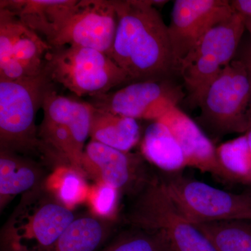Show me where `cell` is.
I'll return each instance as SVG.
<instances>
[{"instance_id":"15","label":"cell","mask_w":251,"mask_h":251,"mask_svg":"<svg viewBox=\"0 0 251 251\" xmlns=\"http://www.w3.org/2000/svg\"><path fill=\"white\" fill-rule=\"evenodd\" d=\"M42 109L44 120L69 128L83 151L86 140L90 136L93 105L59 95L51 86L44 96Z\"/></svg>"},{"instance_id":"29","label":"cell","mask_w":251,"mask_h":251,"mask_svg":"<svg viewBox=\"0 0 251 251\" xmlns=\"http://www.w3.org/2000/svg\"><path fill=\"white\" fill-rule=\"evenodd\" d=\"M246 29L249 31L251 39V18H245Z\"/></svg>"},{"instance_id":"6","label":"cell","mask_w":251,"mask_h":251,"mask_svg":"<svg viewBox=\"0 0 251 251\" xmlns=\"http://www.w3.org/2000/svg\"><path fill=\"white\" fill-rule=\"evenodd\" d=\"M245 29V18L234 13L208 31L181 61L179 75L190 108L199 106L208 87L233 60Z\"/></svg>"},{"instance_id":"1","label":"cell","mask_w":251,"mask_h":251,"mask_svg":"<svg viewBox=\"0 0 251 251\" xmlns=\"http://www.w3.org/2000/svg\"><path fill=\"white\" fill-rule=\"evenodd\" d=\"M117 27L111 59L130 81L171 80L179 75L168 27L154 1L113 0Z\"/></svg>"},{"instance_id":"16","label":"cell","mask_w":251,"mask_h":251,"mask_svg":"<svg viewBox=\"0 0 251 251\" xmlns=\"http://www.w3.org/2000/svg\"><path fill=\"white\" fill-rule=\"evenodd\" d=\"M41 167L9 150H0V208L18 195L41 186L45 181Z\"/></svg>"},{"instance_id":"4","label":"cell","mask_w":251,"mask_h":251,"mask_svg":"<svg viewBox=\"0 0 251 251\" xmlns=\"http://www.w3.org/2000/svg\"><path fill=\"white\" fill-rule=\"evenodd\" d=\"M44 72L77 97H100L131 82L126 73L106 54L76 46L52 48L46 56Z\"/></svg>"},{"instance_id":"24","label":"cell","mask_w":251,"mask_h":251,"mask_svg":"<svg viewBox=\"0 0 251 251\" xmlns=\"http://www.w3.org/2000/svg\"><path fill=\"white\" fill-rule=\"evenodd\" d=\"M27 29L17 16L0 8V64L12 58L16 43Z\"/></svg>"},{"instance_id":"8","label":"cell","mask_w":251,"mask_h":251,"mask_svg":"<svg viewBox=\"0 0 251 251\" xmlns=\"http://www.w3.org/2000/svg\"><path fill=\"white\" fill-rule=\"evenodd\" d=\"M162 187L178 209L193 224L227 221H251V191L233 193L214 187L181 173H163Z\"/></svg>"},{"instance_id":"14","label":"cell","mask_w":251,"mask_h":251,"mask_svg":"<svg viewBox=\"0 0 251 251\" xmlns=\"http://www.w3.org/2000/svg\"><path fill=\"white\" fill-rule=\"evenodd\" d=\"M79 0H1L0 8L9 10L31 30L52 41L76 7Z\"/></svg>"},{"instance_id":"23","label":"cell","mask_w":251,"mask_h":251,"mask_svg":"<svg viewBox=\"0 0 251 251\" xmlns=\"http://www.w3.org/2000/svg\"><path fill=\"white\" fill-rule=\"evenodd\" d=\"M52 49L45 39L27 27L15 46L13 57L24 67L29 77H35L44 72L46 56Z\"/></svg>"},{"instance_id":"21","label":"cell","mask_w":251,"mask_h":251,"mask_svg":"<svg viewBox=\"0 0 251 251\" xmlns=\"http://www.w3.org/2000/svg\"><path fill=\"white\" fill-rule=\"evenodd\" d=\"M85 175L69 166H58L46 178L44 185L56 199L72 209L88 197Z\"/></svg>"},{"instance_id":"20","label":"cell","mask_w":251,"mask_h":251,"mask_svg":"<svg viewBox=\"0 0 251 251\" xmlns=\"http://www.w3.org/2000/svg\"><path fill=\"white\" fill-rule=\"evenodd\" d=\"M217 251H251V221L227 220L193 224Z\"/></svg>"},{"instance_id":"28","label":"cell","mask_w":251,"mask_h":251,"mask_svg":"<svg viewBox=\"0 0 251 251\" xmlns=\"http://www.w3.org/2000/svg\"><path fill=\"white\" fill-rule=\"evenodd\" d=\"M246 135H247L248 141H249V148H250V151H251V116H250V126H249V130L247 133H246Z\"/></svg>"},{"instance_id":"5","label":"cell","mask_w":251,"mask_h":251,"mask_svg":"<svg viewBox=\"0 0 251 251\" xmlns=\"http://www.w3.org/2000/svg\"><path fill=\"white\" fill-rule=\"evenodd\" d=\"M52 84L44 72L26 80H0V148L46 156L35 119Z\"/></svg>"},{"instance_id":"27","label":"cell","mask_w":251,"mask_h":251,"mask_svg":"<svg viewBox=\"0 0 251 251\" xmlns=\"http://www.w3.org/2000/svg\"><path fill=\"white\" fill-rule=\"evenodd\" d=\"M239 59L244 63L251 79V44L243 51Z\"/></svg>"},{"instance_id":"12","label":"cell","mask_w":251,"mask_h":251,"mask_svg":"<svg viewBox=\"0 0 251 251\" xmlns=\"http://www.w3.org/2000/svg\"><path fill=\"white\" fill-rule=\"evenodd\" d=\"M234 13L229 1L226 0H175L168 27L179 67L208 31Z\"/></svg>"},{"instance_id":"22","label":"cell","mask_w":251,"mask_h":251,"mask_svg":"<svg viewBox=\"0 0 251 251\" xmlns=\"http://www.w3.org/2000/svg\"><path fill=\"white\" fill-rule=\"evenodd\" d=\"M220 164L233 183L251 185V157L247 135L221 144L216 148Z\"/></svg>"},{"instance_id":"17","label":"cell","mask_w":251,"mask_h":251,"mask_svg":"<svg viewBox=\"0 0 251 251\" xmlns=\"http://www.w3.org/2000/svg\"><path fill=\"white\" fill-rule=\"evenodd\" d=\"M142 155L163 173H177L187 167L182 149L170 128L159 120L148 126L141 142Z\"/></svg>"},{"instance_id":"3","label":"cell","mask_w":251,"mask_h":251,"mask_svg":"<svg viewBox=\"0 0 251 251\" xmlns=\"http://www.w3.org/2000/svg\"><path fill=\"white\" fill-rule=\"evenodd\" d=\"M196 122L209 138L244 133L250 126L251 79L244 63L233 59L208 87Z\"/></svg>"},{"instance_id":"11","label":"cell","mask_w":251,"mask_h":251,"mask_svg":"<svg viewBox=\"0 0 251 251\" xmlns=\"http://www.w3.org/2000/svg\"><path fill=\"white\" fill-rule=\"evenodd\" d=\"M143 155L125 152L91 140L84 149L82 166L85 175L120 192L134 196L154 177Z\"/></svg>"},{"instance_id":"13","label":"cell","mask_w":251,"mask_h":251,"mask_svg":"<svg viewBox=\"0 0 251 251\" xmlns=\"http://www.w3.org/2000/svg\"><path fill=\"white\" fill-rule=\"evenodd\" d=\"M170 128L182 149L187 167L209 173L225 184H233L220 164L216 148L196 122L178 106L158 119Z\"/></svg>"},{"instance_id":"7","label":"cell","mask_w":251,"mask_h":251,"mask_svg":"<svg viewBox=\"0 0 251 251\" xmlns=\"http://www.w3.org/2000/svg\"><path fill=\"white\" fill-rule=\"evenodd\" d=\"M126 221L129 226L161 230L173 251H217L209 238L178 209L158 176L135 195Z\"/></svg>"},{"instance_id":"18","label":"cell","mask_w":251,"mask_h":251,"mask_svg":"<svg viewBox=\"0 0 251 251\" xmlns=\"http://www.w3.org/2000/svg\"><path fill=\"white\" fill-rule=\"evenodd\" d=\"M90 137L94 141L130 152L139 142L140 125L135 119L94 107Z\"/></svg>"},{"instance_id":"9","label":"cell","mask_w":251,"mask_h":251,"mask_svg":"<svg viewBox=\"0 0 251 251\" xmlns=\"http://www.w3.org/2000/svg\"><path fill=\"white\" fill-rule=\"evenodd\" d=\"M186 97L171 80L136 81L119 90L94 98L100 110L135 120L156 121Z\"/></svg>"},{"instance_id":"10","label":"cell","mask_w":251,"mask_h":251,"mask_svg":"<svg viewBox=\"0 0 251 251\" xmlns=\"http://www.w3.org/2000/svg\"><path fill=\"white\" fill-rule=\"evenodd\" d=\"M117 27L113 0H79L49 45L76 46L97 50L111 58Z\"/></svg>"},{"instance_id":"26","label":"cell","mask_w":251,"mask_h":251,"mask_svg":"<svg viewBox=\"0 0 251 251\" xmlns=\"http://www.w3.org/2000/svg\"><path fill=\"white\" fill-rule=\"evenodd\" d=\"M229 3L234 12L244 18H251V0H233Z\"/></svg>"},{"instance_id":"2","label":"cell","mask_w":251,"mask_h":251,"mask_svg":"<svg viewBox=\"0 0 251 251\" xmlns=\"http://www.w3.org/2000/svg\"><path fill=\"white\" fill-rule=\"evenodd\" d=\"M75 219L44 186L23 194L1 232V251H47Z\"/></svg>"},{"instance_id":"25","label":"cell","mask_w":251,"mask_h":251,"mask_svg":"<svg viewBox=\"0 0 251 251\" xmlns=\"http://www.w3.org/2000/svg\"><path fill=\"white\" fill-rule=\"evenodd\" d=\"M119 193L116 188L105 183H97L90 188L87 200L94 215L102 219L115 215Z\"/></svg>"},{"instance_id":"19","label":"cell","mask_w":251,"mask_h":251,"mask_svg":"<svg viewBox=\"0 0 251 251\" xmlns=\"http://www.w3.org/2000/svg\"><path fill=\"white\" fill-rule=\"evenodd\" d=\"M108 232V226L102 218H77L47 251H95L103 244Z\"/></svg>"}]
</instances>
